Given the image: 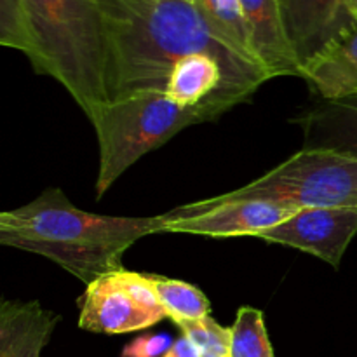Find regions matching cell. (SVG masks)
<instances>
[{"instance_id": "cell-15", "label": "cell", "mask_w": 357, "mask_h": 357, "mask_svg": "<svg viewBox=\"0 0 357 357\" xmlns=\"http://www.w3.org/2000/svg\"><path fill=\"white\" fill-rule=\"evenodd\" d=\"M150 281L159 296L166 317L173 321L176 326L181 323L211 316V303L197 286L178 281V279L162 278V275H150Z\"/></svg>"}, {"instance_id": "cell-9", "label": "cell", "mask_w": 357, "mask_h": 357, "mask_svg": "<svg viewBox=\"0 0 357 357\" xmlns=\"http://www.w3.org/2000/svg\"><path fill=\"white\" fill-rule=\"evenodd\" d=\"M281 10L286 35L302 73L354 21L347 0H281Z\"/></svg>"}, {"instance_id": "cell-16", "label": "cell", "mask_w": 357, "mask_h": 357, "mask_svg": "<svg viewBox=\"0 0 357 357\" xmlns=\"http://www.w3.org/2000/svg\"><path fill=\"white\" fill-rule=\"evenodd\" d=\"M230 330L232 357H275L261 310L241 307Z\"/></svg>"}, {"instance_id": "cell-19", "label": "cell", "mask_w": 357, "mask_h": 357, "mask_svg": "<svg viewBox=\"0 0 357 357\" xmlns=\"http://www.w3.org/2000/svg\"><path fill=\"white\" fill-rule=\"evenodd\" d=\"M173 344L167 333L142 335L122 349V357H162Z\"/></svg>"}, {"instance_id": "cell-5", "label": "cell", "mask_w": 357, "mask_h": 357, "mask_svg": "<svg viewBox=\"0 0 357 357\" xmlns=\"http://www.w3.org/2000/svg\"><path fill=\"white\" fill-rule=\"evenodd\" d=\"M234 201H268L296 209L357 208V159L333 150L303 149L237 190L178 206L171 213L180 215Z\"/></svg>"}, {"instance_id": "cell-17", "label": "cell", "mask_w": 357, "mask_h": 357, "mask_svg": "<svg viewBox=\"0 0 357 357\" xmlns=\"http://www.w3.org/2000/svg\"><path fill=\"white\" fill-rule=\"evenodd\" d=\"M197 2L201 6L202 13L206 14V17L211 21L213 26L223 37L229 38L241 52L257 59L253 47H251L250 33H248L241 0H197Z\"/></svg>"}, {"instance_id": "cell-3", "label": "cell", "mask_w": 357, "mask_h": 357, "mask_svg": "<svg viewBox=\"0 0 357 357\" xmlns=\"http://www.w3.org/2000/svg\"><path fill=\"white\" fill-rule=\"evenodd\" d=\"M166 215L108 216L84 211L61 188L0 213V244L54 261L84 284L124 268L122 257L139 239L164 234Z\"/></svg>"}, {"instance_id": "cell-2", "label": "cell", "mask_w": 357, "mask_h": 357, "mask_svg": "<svg viewBox=\"0 0 357 357\" xmlns=\"http://www.w3.org/2000/svg\"><path fill=\"white\" fill-rule=\"evenodd\" d=\"M0 44L61 84L89 121L110 103L100 0H0Z\"/></svg>"}, {"instance_id": "cell-13", "label": "cell", "mask_w": 357, "mask_h": 357, "mask_svg": "<svg viewBox=\"0 0 357 357\" xmlns=\"http://www.w3.org/2000/svg\"><path fill=\"white\" fill-rule=\"evenodd\" d=\"M303 131V149H324L357 159V96L319 100L295 119Z\"/></svg>"}, {"instance_id": "cell-6", "label": "cell", "mask_w": 357, "mask_h": 357, "mask_svg": "<svg viewBox=\"0 0 357 357\" xmlns=\"http://www.w3.org/2000/svg\"><path fill=\"white\" fill-rule=\"evenodd\" d=\"M166 319L150 275L122 271L101 275L86 286L79 328L101 335L142 331Z\"/></svg>"}, {"instance_id": "cell-21", "label": "cell", "mask_w": 357, "mask_h": 357, "mask_svg": "<svg viewBox=\"0 0 357 357\" xmlns=\"http://www.w3.org/2000/svg\"><path fill=\"white\" fill-rule=\"evenodd\" d=\"M347 9L351 13L352 20L357 23V0H347Z\"/></svg>"}, {"instance_id": "cell-20", "label": "cell", "mask_w": 357, "mask_h": 357, "mask_svg": "<svg viewBox=\"0 0 357 357\" xmlns=\"http://www.w3.org/2000/svg\"><path fill=\"white\" fill-rule=\"evenodd\" d=\"M162 357H202L201 351L195 347L194 342L190 338H187L185 335H181L173 345H171L169 351L166 352Z\"/></svg>"}, {"instance_id": "cell-10", "label": "cell", "mask_w": 357, "mask_h": 357, "mask_svg": "<svg viewBox=\"0 0 357 357\" xmlns=\"http://www.w3.org/2000/svg\"><path fill=\"white\" fill-rule=\"evenodd\" d=\"M251 47L258 61L274 77H302V68L288 40L281 0H241Z\"/></svg>"}, {"instance_id": "cell-4", "label": "cell", "mask_w": 357, "mask_h": 357, "mask_svg": "<svg viewBox=\"0 0 357 357\" xmlns=\"http://www.w3.org/2000/svg\"><path fill=\"white\" fill-rule=\"evenodd\" d=\"M236 103L222 96L209 98L199 107H183L166 93H139L110 101L91 119L100 149L96 199L135 162L190 126L215 121Z\"/></svg>"}, {"instance_id": "cell-1", "label": "cell", "mask_w": 357, "mask_h": 357, "mask_svg": "<svg viewBox=\"0 0 357 357\" xmlns=\"http://www.w3.org/2000/svg\"><path fill=\"white\" fill-rule=\"evenodd\" d=\"M108 45V100L166 93L171 70L190 54H209L225 72V94L237 103L272 79L202 13L197 0H100Z\"/></svg>"}, {"instance_id": "cell-14", "label": "cell", "mask_w": 357, "mask_h": 357, "mask_svg": "<svg viewBox=\"0 0 357 357\" xmlns=\"http://www.w3.org/2000/svg\"><path fill=\"white\" fill-rule=\"evenodd\" d=\"M166 94L183 107H199L213 96L234 101L225 94L222 63L209 54H190L180 59L169 73Z\"/></svg>"}, {"instance_id": "cell-18", "label": "cell", "mask_w": 357, "mask_h": 357, "mask_svg": "<svg viewBox=\"0 0 357 357\" xmlns=\"http://www.w3.org/2000/svg\"><path fill=\"white\" fill-rule=\"evenodd\" d=\"M178 328L194 342L202 357H232V330L216 323L211 316L181 323Z\"/></svg>"}, {"instance_id": "cell-12", "label": "cell", "mask_w": 357, "mask_h": 357, "mask_svg": "<svg viewBox=\"0 0 357 357\" xmlns=\"http://www.w3.org/2000/svg\"><path fill=\"white\" fill-rule=\"evenodd\" d=\"M61 317L37 300H3L0 305V357H42Z\"/></svg>"}, {"instance_id": "cell-11", "label": "cell", "mask_w": 357, "mask_h": 357, "mask_svg": "<svg viewBox=\"0 0 357 357\" xmlns=\"http://www.w3.org/2000/svg\"><path fill=\"white\" fill-rule=\"evenodd\" d=\"M302 79L319 100L357 96V23L352 21L303 68Z\"/></svg>"}, {"instance_id": "cell-7", "label": "cell", "mask_w": 357, "mask_h": 357, "mask_svg": "<svg viewBox=\"0 0 357 357\" xmlns=\"http://www.w3.org/2000/svg\"><path fill=\"white\" fill-rule=\"evenodd\" d=\"M357 234V208H305L258 239L295 248L338 268Z\"/></svg>"}, {"instance_id": "cell-8", "label": "cell", "mask_w": 357, "mask_h": 357, "mask_svg": "<svg viewBox=\"0 0 357 357\" xmlns=\"http://www.w3.org/2000/svg\"><path fill=\"white\" fill-rule=\"evenodd\" d=\"M296 208L268 201H234L190 213H164L167 225L164 234L215 237H258L265 230L286 222Z\"/></svg>"}]
</instances>
